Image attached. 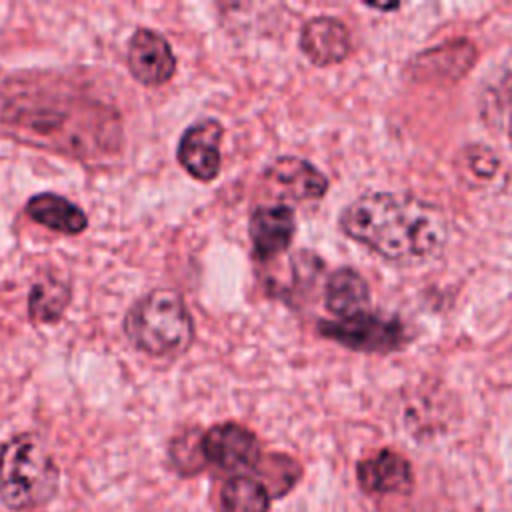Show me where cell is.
I'll use <instances>...</instances> for the list:
<instances>
[{
  "instance_id": "1",
  "label": "cell",
  "mask_w": 512,
  "mask_h": 512,
  "mask_svg": "<svg viewBox=\"0 0 512 512\" xmlns=\"http://www.w3.org/2000/svg\"><path fill=\"white\" fill-rule=\"evenodd\" d=\"M338 222L348 238L402 266L438 256L448 240L444 212L412 194H362L340 212Z\"/></svg>"
},
{
  "instance_id": "2",
  "label": "cell",
  "mask_w": 512,
  "mask_h": 512,
  "mask_svg": "<svg viewBox=\"0 0 512 512\" xmlns=\"http://www.w3.org/2000/svg\"><path fill=\"white\" fill-rule=\"evenodd\" d=\"M60 490V468L46 444L20 432L0 446V502L12 512L48 506Z\"/></svg>"
},
{
  "instance_id": "3",
  "label": "cell",
  "mask_w": 512,
  "mask_h": 512,
  "mask_svg": "<svg viewBox=\"0 0 512 512\" xmlns=\"http://www.w3.org/2000/svg\"><path fill=\"white\" fill-rule=\"evenodd\" d=\"M128 340L148 356L174 358L194 342V318L180 292L154 288L124 316Z\"/></svg>"
},
{
  "instance_id": "4",
  "label": "cell",
  "mask_w": 512,
  "mask_h": 512,
  "mask_svg": "<svg viewBox=\"0 0 512 512\" xmlns=\"http://www.w3.org/2000/svg\"><path fill=\"white\" fill-rule=\"evenodd\" d=\"M318 332L348 350L364 354H390L402 350L408 342L406 326L398 318L368 310L338 320H322Z\"/></svg>"
},
{
  "instance_id": "5",
  "label": "cell",
  "mask_w": 512,
  "mask_h": 512,
  "mask_svg": "<svg viewBox=\"0 0 512 512\" xmlns=\"http://www.w3.org/2000/svg\"><path fill=\"white\" fill-rule=\"evenodd\" d=\"M200 452L206 466L232 476L254 472L264 456L258 436L238 422H220L204 430Z\"/></svg>"
},
{
  "instance_id": "6",
  "label": "cell",
  "mask_w": 512,
  "mask_h": 512,
  "mask_svg": "<svg viewBox=\"0 0 512 512\" xmlns=\"http://www.w3.org/2000/svg\"><path fill=\"white\" fill-rule=\"evenodd\" d=\"M476 58L478 50L474 42L466 38H456L418 52L408 62L406 70L416 82L450 86L470 72V68L476 64Z\"/></svg>"
},
{
  "instance_id": "7",
  "label": "cell",
  "mask_w": 512,
  "mask_h": 512,
  "mask_svg": "<svg viewBox=\"0 0 512 512\" xmlns=\"http://www.w3.org/2000/svg\"><path fill=\"white\" fill-rule=\"evenodd\" d=\"M224 128L214 118L194 122L184 130L178 142L176 158L180 166L200 182H212L220 174L222 154L220 142Z\"/></svg>"
},
{
  "instance_id": "8",
  "label": "cell",
  "mask_w": 512,
  "mask_h": 512,
  "mask_svg": "<svg viewBox=\"0 0 512 512\" xmlns=\"http://www.w3.org/2000/svg\"><path fill=\"white\" fill-rule=\"evenodd\" d=\"M128 70L144 86H162L176 72V56L170 42L152 28H138L128 42Z\"/></svg>"
},
{
  "instance_id": "9",
  "label": "cell",
  "mask_w": 512,
  "mask_h": 512,
  "mask_svg": "<svg viewBox=\"0 0 512 512\" xmlns=\"http://www.w3.org/2000/svg\"><path fill=\"white\" fill-rule=\"evenodd\" d=\"M272 196L282 200H318L328 190V178L308 160L298 156L276 158L262 174Z\"/></svg>"
},
{
  "instance_id": "10",
  "label": "cell",
  "mask_w": 512,
  "mask_h": 512,
  "mask_svg": "<svg viewBox=\"0 0 512 512\" xmlns=\"http://www.w3.org/2000/svg\"><path fill=\"white\" fill-rule=\"evenodd\" d=\"M296 232L294 210L286 204L258 206L250 214L248 236L252 242V256L260 262L274 260L286 252Z\"/></svg>"
},
{
  "instance_id": "11",
  "label": "cell",
  "mask_w": 512,
  "mask_h": 512,
  "mask_svg": "<svg viewBox=\"0 0 512 512\" xmlns=\"http://www.w3.org/2000/svg\"><path fill=\"white\" fill-rule=\"evenodd\" d=\"M298 46L316 66L344 62L352 52V34L348 26L334 16H316L300 28Z\"/></svg>"
},
{
  "instance_id": "12",
  "label": "cell",
  "mask_w": 512,
  "mask_h": 512,
  "mask_svg": "<svg viewBox=\"0 0 512 512\" xmlns=\"http://www.w3.org/2000/svg\"><path fill=\"white\" fill-rule=\"evenodd\" d=\"M356 480L370 496L406 494L414 484V472L400 452L382 448L356 464Z\"/></svg>"
},
{
  "instance_id": "13",
  "label": "cell",
  "mask_w": 512,
  "mask_h": 512,
  "mask_svg": "<svg viewBox=\"0 0 512 512\" xmlns=\"http://www.w3.org/2000/svg\"><path fill=\"white\" fill-rule=\"evenodd\" d=\"M26 214L40 226L66 236H76L88 226L86 212L78 204L54 192H40L32 196L26 202Z\"/></svg>"
},
{
  "instance_id": "14",
  "label": "cell",
  "mask_w": 512,
  "mask_h": 512,
  "mask_svg": "<svg viewBox=\"0 0 512 512\" xmlns=\"http://www.w3.org/2000/svg\"><path fill=\"white\" fill-rule=\"evenodd\" d=\"M370 304V286L354 268L334 270L324 286V306L338 318L364 312Z\"/></svg>"
},
{
  "instance_id": "15",
  "label": "cell",
  "mask_w": 512,
  "mask_h": 512,
  "mask_svg": "<svg viewBox=\"0 0 512 512\" xmlns=\"http://www.w3.org/2000/svg\"><path fill=\"white\" fill-rule=\"evenodd\" d=\"M272 496L254 474H234L218 492V512H270Z\"/></svg>"
},
{
  "instance_id": "16",
  "label": "cell",
  "mask_w": 512,
  "mask_h": 512,
  "mask_svg": "<svg viewBox=\"0 0 512 512\" xmlns=\"http://www.w3.org/2000/svg\"><path fill=\"white\" fill-rule=\"evenodd\" d=\"M72 290L64 280L46 276L30 288L28 318L36 324H54L68 308Z\"/></svg>"
},
{
  "instance_id": "17",
  "label": "cell",
  "mask_w": 512,
  "mask_h": 512,
  "mask_svg": "<svg viewBox=\"0 0 512 512\" xmlns=\"http://www.w3.org/2000/svg\"><path fill=\"white\" fill-rule=\"evenodd\" d=\"M254 474H258L272 498H280L298 484L302 466L288 454H264Z\"/></svg>"
},
{
  "instance_id": "18",
  "label": "cell",
  "mask_w": 512,
  "mask_h": 512,
  "mask_svg": "<svg viewBox=\"0 0 512 512\" xmlns=\"http://www.w3.org/2000/svg\"><path fill=\"white\" fill-rule=\"evenodd\" d=\"M200 430H186L172 438L168 458L180 476H194L206 468L200 452Z\"/></svg>"
},
{
  "instance_id": "19",
  "label": "cell",
  "mask_w": 512,
  "mask_h": 512,
  "mask_svg": "<svg viewBox=\"0 0 512 512\" xmlns=\"http://www.w3.org/2000/svg\"><path fill=\"white\" fill-rule=\"evenodd\" d=\"M458 162H460L462 174L470 176L472 180H490L496 174V170L500 168L498 156L482 144L466 146L460 152Z\"/></svg>"
},
{
  "instance_id": "20",
  "label": "cell",
  "mask_w": 512,
  "mask_h": 512,
  "mask_svg": "<svg viewBox=\"0 0 512 512\" xmlns=\"http://www.w3.org/2000/svg\"><path fill=\"white\" fill-rule=\"evenodd\" d=\"M366 6L374 8V10H396V8H400V4H370V2H366Z\"/></svg>"
},
{
  "instance_id": "21",
  "label": "cell",
  "mask_w": 512,
  "mask_h": 512,
  "mask_svg": "<svg viewBox=\"0 0 512 512\" xmlns=\"http://www.w3.org/2000/svg\"><path fill=\"white\" fill-rule=\"evenodd\" d=\"M508 138L512 142V102H510V114H508Z\"/></svg>"
}]
</instances>
